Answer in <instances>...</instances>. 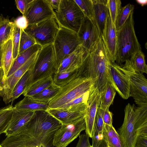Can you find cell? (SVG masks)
Returning <instances> with one entry per match:
<instances>
[{
	"label": "cell",
	"mask_w": 147,
	"mask_h": 147,
	"mask_svg": "<svg viewBox=\"0 0 147 147\" xmlns=\"http://www.w3.org/2000/svg\"><path fill=\"white\" fill-rule=\"evenodd\" d=\"M2 60L3 69V77L0 82H4L13 64V45L11 39L9 40L1 46Z\"/></svg>",
	"instance_id": "obj_22"
},
{
	"label": "cell",
	"mask_w": 147,
	"mask_h": 147,
	"mask_svg": "<svg viewBox=\"0 0 147 147\" xmlns=\"http://www.w3.org/2000/svg\"><path fill=\"white\" fill-rule=\"evenodd\" d=\"M105 124L99 106L96 111L94 123L92 145L93 147H98L102 142Z\"/></svg>",
	"instance_id": "obj_26"
},
{
	"label": "cell",
	"mask_w": 147,
	"mask_h": 147,
	"mask_svg": "<svg viewBox=\"0 0 147 147\" xmlns=\"http://www.w3.org/2000/svg\"><path fill=\"white\" fill-rule=\"evenodd\" d=\"M77 33L81 45L88 55L100 37L97 28L94 22L84 16Z\"/></svg>",
	"instance_id": "obj_13"
},
{
	"label": "cell",
	"mask_w": 147,
	"mask_h": 147,
	"mask_svg": "<svg viewBox=\"0 0 147 147\" xmlns=\"http://www.w3.org/2000/svg\"><path fill=\"white\" fill-rule=\"evenodd\" d=\"M87 55L85 50L80 45L62 60L57 72L70 71L80 68Z\"/></svg>",
	"instance_id": "obj_19"
},
{
	"label": "cell",
	"mask_w": 147,
	"mask_h": 147,
	"mask_svg": "<svg viewBox=\"0 0 147 147\" xmlns=\"http://www.w3.org/2000/svg\"><path fill=\"white\" fill-rule=\"evenodd\" d=\"M121 4L120 0H108L109 14L111 21L115 25L117 17L121 8Z\"/></svg>",
	"instance_id": "obj_39"
},
{
	"label": "cell",
	"mask_w": 147,
	"mask_h": 147,
	"mask_svg": "<svg viewBox=\"0 0 147 147\" xmlns=\"http://www.w3.org/2000/svg\"><path fill=\"white\" fill-rule=\"evenodd\" d=\"M85 16L94 22L92 4L91 0H74Z\"/></svg>",
	"instance_id": "obj_38"
},
{
	"label": "cell",
	"mask_w": 147,
	"mask_h": 147,
	"mask_svg": "<svg viewBox=\"0 0 147 147\" xmlns=\"http://www.w3.org/2000/svg\"><path fill=\"white\" fill-rule=\"evenodd\" d=\"M48 104L35 100L30 97L25 96L13 106V109L28 111H46L48 108Z\"/></svg>",
	"instance_id": "obj_24"
},
{
	"label": "cell",
	"mask_w": 147,
	"mask_h": 147,
	"mask_svg": "<svg viewBox=\"0 0 147 147\" xmlns=\"http://www.w3.org/2000/svg\"><path fill=\"white\" fill-rule=\"evenodd\" d=\"M35 111H28L13 109L12 116L3 132L7 137L22 132L33 118Z\"/></svg>",
	"instance_id": "obj_16"
},
{
	"label": "cell",
	"mask_w": 147,
	"mask_h": 147,
	"mask_svg": "<svg viewBox=\"0 0 147 147\" xmlns=\"http://www.w3.org/2000/svg\"><path fill=\"white\" fill-rule=\"evenodd\" d=\"M109 61L103 40L100 37L80 68L81 76L91 78L100 94L108 82L107 71Z\"/></svg>",
	"instance_id": "obj_2"
},
{
	"label": "cell",
	"mask_w": 147,
	"mask_h": 147,
	"mask_svg": "<svg viewBox=\"0 0 147 147\" xmlns=\"http://www.w3.org/2000/svg\"><path fill=\"white\" fill-rule=\"evenodd\" d=\"M103 140L109 147H125L120 136L113 125L105 124Z\"/></svg>",
	"instance_id": "obj_25"
},
{
	"label": "cell",
	"mask_w": 147,
	"mask_h": 147,
	"mask_svg": "<svg viewBox=\"0 0 147 147\" xmlns=\"http://www.w3.org/2000/svg\"><path fill=\"white\" fill-rule=\"evenodd\" d=\"M13 110V106L9 105L0 108V135L6 129Z\"/></svg>",
	"instance_id": "obj_35"
},
{
	"label": "cell",
	"mask_w": 147,
	"mask_h": 147,
	"mask_svg": "<svg viewBox=\"0 0 147 147\" xmlns=\"http://www.w3.org/2000/svg\"><path fill=\"white\" fill-rule=\"evenodd\" d=\"M1 147H2L1 145Z\"/></svg>",
	"instance_id": "obj_53"
},
{
	"label": "cell",
	"mask_w": 147,
	"mask_h": 147,
	"mask_svg": "<svg viewBox=\"0 0 147 147\" xmlns=\"http://www.w3.org/2000/svg\"><path fill=\"white\" fill-rule=\"evenodd\" d=\"M31 69L27 71L17 82L8 100L7 104L13 102L24 91L27 86Z\"/></svg>",
	"instance_id": "obj_33"
},
{
	"label": "cell",
	"mask_w": 147,
	"mask_h": 147,
	"mask_svg": "<svg viewBox=\"0 0 147 147\" xmlns=\"http://www.w3.org/2000/svg\"><path fill=\"white\" fill-rule=\"evenodd\" d=\"M134 11L126 22L117 31V45L115 63L119 65L128 59L132 54L141 50L134 28Z\"/></svg>",
	"instance_id": "obj_4"
},
{
	"label": "cell",
	"mask_w": 147,
	"mask_h": 147,
	"mask_svg": "<svg viewBox=\"0 0 147 147\" xmlns=\"http://www.w3.org/2000/svg\"><path fill=\"white\" fill-rule=\"evenodd\" d=\"M125 63L132 68L134 70L142 74H147V65L145 56L141 50L131 55L125 62Z\"/></svg>",
	"instance_id": "obj_28"
},
{
	"label": "cell",
	"mask_w": 147,
	"mask_h": 147,
	"mask_svg": "<svg viewBox=\"0 0 147 147\" xmlns=\"http://www.w3.org/2000/svg\"><path fill=\"white\" fill-rule=\"evenodd\" d=\"M38 51L34 54L22 66L7 78L4 82H0V86L2 88V90L0 91V96L2 98L6 104H7L8 100L17 82L27 71L33 67Z\"/></svg>",
	"instance_id": "obj_15"
},
{
	"label": "cell",
	"mask_w": 147,
	"mask_h": 147,
	"mask_svg": "<svg viewBox=\"0 0 147 147\" xmlns=\"http://www.w3.org/2000/svg\"><path fill=\"white\" fill-rule=\"evenodd\" d=\"M60 88L53 83L38 93L30 97L38 101L49 103L57 94Z\"/></svg>",
	"instance_id": "obj_34"
},
{
	"label": "cell",
	"mask_w": 147,
	"mask_h": 147,
	"mask_svg": "<svg viewBox=\"0 0 147 147\" xmlns=\"http://www.w3.org/2000/svg\"><path fill=\"white\" fill-rule=\"evenodd\" d=\"M121 69L128 79L130 96L138 106H147V80L145 76L125 63Z\"/></svg>",
	"instance_id": "obj_9"
},
{
	"label": "cell",
	"mask_w": 147,
	"mask_h": 147,
	"mask_svg": "<svg viewBox=\"0 0 147 147\" xmlns=\"http://www.w3.org/2000/svg\"><path fill=\"white\" fill-rule=\"evenodd\" d=\"M51 8L53 9L57 10L58 8L60 0H47Z\"/></svg>",
	"instance_id": "obj_46"
},
{
	"label": "cell",
	"mask_w": 147,
	"mask_h": 147,
	"mask_svg": "<svg viewBox=\"0 0 147 147\" xmlns=\"http://www.w3.org/2000/svg\"><path fill=\"white\" fill-rule=\"evenodd\" d=\"M53 83L51 76L38 80L27 88L22 94L24 96L30 97L36 95Z\"/></svg>",
	"instance_id": "obj_30"
},
{
	"label": "cell",
	"mask_w": 147,
	"mask_h": 147,
	"mask_svg": "<svg viewBox=\"0 0 147 147\" xmlns=\"http://www.w3.org/2000/svg\"><path fill=\"white\" fill-rule=\"evenodd\" d=\"M40 45L36 44L28 49L18 54L14 60L11 67L7 75L9 77L24 64L34 54L42 48Z\"/></svg>",
	"instance_id": "obj_23"
},
{
	"label": "cell",
	"mask_w": 147,
	"mask_h": 147,
	"mask_svg": "<svg viewBox=\"0 0 147 147\" xmlns=\"http://www.w3.org/2000/svg\"><path fill=\"white\" fill-rule=\"evenodd\" d=\"M14 28L11 38L13 45V60L17 57L18 55L21 33V29L18 27L14 23Z\"/></svg>",
	"instance_id": "obj_40"
},
{
	"label": "cell",
	"mask_w": 147,
	"mask_h": 147,
	"mask_svg": "<svg viewBox=\"0 0 147 147\" xmlns=\"http://www.w3.org/2000/svg\"><path fill=\"white\" fill-rule=\"evenodd\" d=\"M55 13L59 27L78 33L85 16L74 0H60Z\"/></svg>",
	"instance_id": "obj_7"
},
{
	"label": "cell",
	"mask_w": 147,
	"mask_h": 147,
	"mask_svg": "<svg viewBox=\"0 0 147 147\" xmlns=\"http://www.w3.org/2000/svg\"><path fill=\"white\" fill-rule=\"evenodd\" d=\"M33 0H16L17 8L24 16Z\"/></svg>",
	"instance_id": "obj_41"
},
{
	"label": "cell",
	"mask_w": 147,
	"mask_h": 147,
	"mask_svg": "<svg viewBox=\"0 0 147 147\" xmlns=\"http://www.w3.org/2000/svg\"><path fill=\"white\" fill-rule=\"evenodd\" d=\"M108 82L110 83L121 97L127 99L130 96V85L128 79L115 63H108L107 71Z\"/></svg>",
	"instance_id": "obj_12"
},
{
	"label": "cell",
	"mask_w": 147,
	"mask_h": 147,
	"mask_svg": "<svg viewBox=\"0 0 147 147\" xmlns=\"http://www.w3.org/2000/svg\"><path fill=\"white\" fill-rule=\"evenodd\" d=\"M90 147H93L92 145H91L90 146Z\"/></svg>",
	"instance_id": "obj_51"
},
{
	"label": "cell",
	"mask_w": 147,
	"mask_h": 147,
	"mask_svg": "<svg viewBox=\"0 0 147 147\" xmlns=\"http://www.w3.org/2000/svg\"><path fill=\"white\" fill-rule=\"evenodd\" d=\"M57 69L53 44L42 47L38 51L36 60L31 69L26 89L38 80L52 76L57 72Z\"/></svg>",
	"instance_id": "obj_5"
},
{
	"label": "cell",
	"mask_w": 147,
	"mask_h": 147,
	"mask_svg": "<svg viewBox=\"0 0 147 147\" xmlns=\"http://www.w3.org/2000/svg\"><path fill=\"white\" fill-rule=\"evenodd\" d=\"M36 44L35 40L30 36L21 30L18 54Z\"/></svg>",
	"instance_id": "obj_37"
},
{
	"label": "cell",
	"mask_w": 147,
	"mask_h": 147,
	"mask_svg": "<svg viewBox=\"0 0 147 147\" xmlns=\"http://www.w3.org/2000/svg\"><path fill=\"white\" fill-rule=\"evenodd\" d=\"M50 114L62 124H67L73 122L85 116L86 112L69 111L60 109H48Z\"/></svg>",
	"instance_id": "obj_21"
},
{
	"label": "cell",
	"mask_w": 147,
	"mask_h": 147,
	"mask_svg": "<svg viewBox=\"0 0 147 147\" xmlns=\"http://www.w3.org/2000/svg\"><path fill=\"white\" fill-rule=\"evenodd\" d=\"M89 92L65 104L59 109L72 112L86 113Z\"/></svg>",
	"instance_id": "obj_27"
},
{
	"label": "cell",
	"mask_w": 147,
	"mask_h": 147,
	"mask_svg": "<svg viewBox=\"0 0 147 147\" xmlns=\"http://www.w3.org/2000/svg\"><path fill=\"white\" fill-rule=\"evenodd\" d=\"M136 1L138 3L142 6L146 5L147 3V0H137Z\"/></svg>",
	"instance_id": "obj_48"
},
{
	"label": "cell",
	"mask_w": 147,
	"mask_h": 147,
	"mask_svg": "<svg viewBox=\"0 0 147 147\" xmlns=\"http://www.w3.org/2000/svg\"><path fill=\"white\" fill-rule=\"evenodd\" d=\"M101 115L105 124L109 125H112L113 114L109 109L102 110L100 109Z\"/></svg>",
	"instance_id": "obj_42"
},
{
	"label": "cell",
	"mask_w": 147,
	"mask_h": 147,
	"mask_svg": "<svg viewBox=\"0 0 147 147\" xmlns=\"http://www.w3.org/2000/svg\"><path fill=\"white\" fill-rule=\"evenodd\" d=\"M14 28L13 22L0 16V46L11 39Z\"/></svg>",
	"instance_id": "obj_31"
},
{
	"label": "cell",
	"mask_w": 147,
	"mask_h": 147,
	"mask_svg": "<svg viewBox=\"0 0 147 147\" xmlns=\"http://www.w3.org/2000/svg\"><path fill=\"white\" fill-rule=\"evenodd\" d=\"M124 112L123 122L118 133L125 147H134L138 137L147 134V106L136 107L129 103Z\"/></svg>",
	"instance_id": "obj_3"
},
{
	"label": "cell",
	"mask_w": 147,
	"mask_h": 147,
	"mask_svg": "<svg viewBox=\"0 0 147 147\" xmlns=\"http://www.w3.org/2000/svg\"><path fill=\"white\" fill-rule=\"evenodd\" d=\"M2 90V87L0 86V91L1 90Z\"/></svg>",
	"instance_id": "obj_50"
},
{
	"label": "cell",
	"mask_w": 147,
	"mask_h": 147,
	"mask_svg": "<svg viewBox=\"0 0 147 147\" xmlns=\"http://www.w3.org/2000/svg\"><path fill=\"white\" fill-rule=\"evenodd\" d=\"M94 84L90 78L79 77L60 87L49 102L48 109H59L65 104L89 91Z\"/></svg>",
	"instance_id": "obj_6"
},
{
	"label": "cell",
	"mask_w": 147,
	"mask_h": 147,
	"mask_svg": "<svg viewBox=\"0 0 147 147\" xmlns=\"http://www.w3.org/2000/svg\"><path fill=\"white\" fill-rule=\"evenodd\" d=\"M116 92L112 85L107 82L104 90L100 94L99 107L101 109H109L113 103Z\"/></svg>",
	"instance_id": "obj_32"
},
{
	"label": "cell",
	"mask_w": 147,
	"mask_h": 147,
	"mask_svg": "<svg viewBox=\"0 0 147 147\" xmlns=\"http://www.w3.org/2000/svg\"><path fill=\"white\" fill-rule=\"evenodd\" d=\"M134 8V5L129 3L121 7L117 18L115 24L117 31L119 30L125 23Z\"/></svg>",
	"instance_id": "obj_36"
},
{
	"label": "cell",
	"mask_w": 147,
	"mask_h": 147,
	"mask_svg": "<svg viewBox=\"0 0 147 147\" xmlns=\"http://www.w3.org/2000/svg\"><path fill=\"white\" fill-rule=\"evenodd\" d=\"M59 29L55 18L28 25L24 30L42 47L53 44Z\"/></svg>",
	"instance_id": "obj_10"
},
{
	"label": "cell",
	"mask_w": 147,
	"mask_h": 147,
	"mask_svg": "<svg viewBox=\"0 0 147 147\" xmlns=\"http://www.w3.org/2000/svg\"><path fill=\"white\" fill-rule=\"evenodd\" d=\"M84 116L72 123L61 124L55 133L52 144L54 147H66L85 130Z\"/></svg>",
	"instance_id": "obj_11"
},
{
	"label": "cell",
	"mask_w": 147,
	"mask_h": 147,
	"mask_svg": "<svg viewBox=\"0 0 147 147\" xmlns=\"http://www.w3.org/2000/svg\"><path fill=\"white\" fill-rule=\"evenodd\" d=\"M61 123L46 111H37L26 127L17 135L6 137L2 147H52L53 137Z\"/></svg>",
	"instance_id": "obj_1"
},
{
	"label": "cell",
	"mask_w": 147,
	"mask_h": 147,
	"mask_svg": "<svg viewBox=\"0 0 147 147\" xmlns=\"http://www.w3.org/2000/svg\"><path fill=\"white\" fill-rule=\"evenodd\" d=\"M55 15L47 0H33L24 16L30 25L55 18Z\"/></svg>",
	"instance_id": "obj_14"
},
{
	"label": "cell",
	"mask_w": 147,
	"mask_h": 147,
	"mask_svg": "<svg viewBox=\"0 0 147 147\" xmlns=\"http://www.w3.org/2000/svg\"><path fill=\"white\" fill-rule=\"evenodd\" d=\"M134 147H147V134L140 135L136 140Z\"/></svg>",
	"instance_id": "obj_45"
},
{
	"label": "cell",
	"mask_w": 147,
	"mask_h": 147,
	"mask_svg": "<svg viewBox=\"0 0 147 147\" xmlns=\"http://www.w3.org/2000/svg\"><path fill=\"white\" fill-rule=\"evenodd\" d=\"M98 147H109L107 144L106 142L103 140H102V142L100 146Z\"/></svg>",
	"instance_id": "obj_49"
},
{
	"label": "cell",
	"mask_w": 147,
	"mask_h": 147,
	"mask_svg": "<svg viewBox=\"0 0 147 147\" xmlns=\"http://www.w3.org/2000/svg\"><path fill=\"white\" fill-rule=\"evenodd\" d=\"M100 103V93L94 84L89 90L86 112L84 116L86 134L91 138L93 134L94 119Z\"/></svg>",
	"instance_id": "obj_17"
},
{
	"label": "cell",
	"mask_w": 147,
	"mask_h": 147,
	"mask_svg": "<svg viewBox=\"0 0 147 147\" xmlns=\"http://www.w3.org/2000/svg\"><path fill=\"white\" fill-rule=\"evenodd\" d=\"M79 140L76 147H90L89 137L86 134L80 135L79 136Z\"/></svg>",
	"instance_id": "obj_44"
},
{
	"label": "cell",
	"mask_w": 147,
	"mask_h": 147,
	"mask_svg": "<svg viewBox=\"0 0 147 147\" xmlns=\"http://www.w3.org/2000/svg\"><path fill=\"white\" fill-rule=\"evenodd\" d=\"M95 24L100 36L103 35L107 20L109 14L108 0H91Z\"/></svg>",
	"instance_id": "obj_20"
},
{
	"label": "cell",
	"mask_w": 147,
	"mask_h": 147,
	"mask_svg": "<svg viewBox=\"0 0 147 147\" xmlns=\"http://www.w3.org/2000/svg\"><path fill=\"white\" fill-rule=\"evenodd\" d=\"M0 147H1V144H0Z\"/></svg>",
	"instance_id": "obj_52"
},
{
	"label": "cell",
	"mask_w": 147,
	"mask_h": 147,
	"mask_svg": "<svg viewBox=\"0 0 147 147\" xmlns=\"http://www.w3.org/2000/svg\"><path fill=\"white\" fill-rule=\"evenodd\" d=\"M53 44L58 68L65 57L81 45L77 33L61 27Z\"/></svg>",
	"instance_id": "obj_8"
},
{
	"label": "cell",
	"mask_w": 147,
	"mask_h": 147,
	"mask_svg": "<svg viewBox=\"0 0 147 147\" xmlns=\"http://www.w3.org/2000/svg\"><path fill=\"white\" fill-rule=\"evenodd\" d=\"M3 69L2 60V53L1 46H0V82L3 77Z\"/></svg>",
	"instance_id": "obj_47"
},
{
	"label": "cell",
	"mask_w": 147,
	"mask_h": 147,
	"mask_svg": "<svg viewBox=\"0 0 147 147\" xmlns=\"http://www.w3.org/2000/svg\"><path fill=\"white\" fill-rule=\"evenodd\" d=\"M116 32L115 25L111 21L109 13L102 37L109 60L112 63L115 62L116 59L117 45Z\"/></svg>",
	"instance_id": "obj_18"
},
{
	"label": "cell",
	"mask_w": 147,
	"mask_h": 147,
	"mask_svg": "<svg viewBox=\"0 0 147 147\" xmlns=\"http://www.w3.org/2000/svg\"><path fill=\"white\" fill-rule=\"evenodd\" d=\"M13 22L18 27L22 30H24L28 26L27 19L23 15L18 17Z\"/></svg>",
	"instance_id": "obj_43"
},
{
	"label": "cell",
	"mask_w": 147,
	"mask_h": 147,
	"mask_svg": "<svg viewBox=\"0 0 147 147\" xmlns=\"http://www.w3.org/2000/svg\"><path fill=\"white\" fill-rule=\"evenodd\" d=\"M80 68L72 71L56 73L52 76L53 83L60 87L67 84L81 76Z\"/></svg>",
	"instance_id": "obj_29"
}]
</instances>
